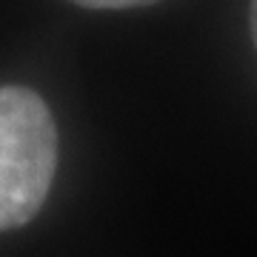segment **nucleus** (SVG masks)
Instances as JSON below:
<instances>
[{"mask_svg":"<svg viewBox=\"0 0 257 257\" xmlns=\"http://www.w3.org/2000/svg\"><path fill=\"white\" fill-rule=\"evenodd\" d=\"M248 20H251V37H254V46H257V0H251V12H248Z\"/></svg>","mask_w":257,"mask_h":257,"instance_id":"3","label":"nucleus"},{"mask_svg":"<svg viewBox=\"0 0 257 257\" xmlns=\"http://www.w3.org/2000/svg\"><path fill=\"white\" fill-rule=\"evenodd\" d=\"M86 9H132V6H149L155 0H72Z\"/></svg>","mask_w":257,"mask_h":257,"instance_id":"2","label":"nucleus"},{"mask_svg":"<svg viewBox=\"0 0 257 257\" xmlns=\"http://www.w3.org/2000/svg\"><path fill=\"white\" fill-rule=\"evenodd\" d=\"M57 169V128L43 97L0 89V231L26 226L46 203Z\"/></svg>","mask_w":257,"mask_h":257,"instance_id":"1","label":"nucleus"}]
</instances>
